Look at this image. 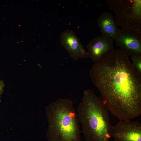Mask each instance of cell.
Segmentation results:
<instances>
[{"label":"cell","instance_id":"cell-7","mask_svg":"<svg viewBox=\"0 0 141 141\" xmlns=\"http://www.w3.org/2000/svg\"><path fill=\"white\" fill-rule=\"evenodd\" d=\"M116 46L129 55H141V37L126 29H118Z\"/></svg>","mask_w":141,"mask_h":141},{"label":"cell","instance_id":"cell-8","mask_svg":"<svg viewBox=\"0 0 141 141\" xmlns=\"http://www.w3.org/2000/svg\"><path fill=\"white\" fill-rule=\"evenodd\" d=\"M86 47L88 58L95 62L106 53L114 49V39L108 36L102 34L92 39Z\"/></svg>","mask_w":141,"mask_h":141},{"label":"cell","instance_id":"cell-4","mask_svg":"<svg viewBox=\"0 0 141 141\" xmlns=\"http://www.w3.org/2000/svg\"><path fill=\"white\" fill-rule=\"evenodd\" d=\"M114 13L117 27L131 31L141 37V0H107Z\"/></svg>","mask_w":141,"mask_h":141},{"label":"cell","instance_id":"cell-1","mask_svg":"<svg viewBox=\"0 0 141 141\" xmlns=\"http://www.w3.org/2000/svg\"><path fill=\"white\" fill-rule=\"evenodd\" d=\"M129 55L120 48L114 49L95 62L89 72L108 111L120 120L141 114V74Z\"/></svg>","mask_w":141,"mask_h":141},{"label":"cell","instance_id":"cell-2","mask_svg":"<svg viewBox=\"0 0 141 141\" xmlns=\"http://www.w3.org/2000/svg\"><path fill=\"white\" fill-rule=\"evenodd\" d=\"M77 115L85 141H109L112 127L108 111L92 89L83 92Z\"/></svg>","mask_w":141,"mask_h":141},{"label":"cell","instance_id":"cell-10","mask_svg":"<svg viewBox=\"0 0 141 141\" xmlns=\"http://www.w3.org/2000/svg\"><path fill=\"white\" fill-rule=\"evenodd\" d=\"M132 64L135 69L141 74V55H132Z\"/></svg>","mask_w":141,"mask_h":141},{"label":"cell","instance_id":"cell-11","mask_svg":"<svg viewBox=\"0 0 141 141\" xmlns=\"http://www.w3.org/2000/svg\"><path fill=\"white\" fill-rule=\"evenodd\" d=\"M5 86V84L3 81L0 80V103L1 102V97L4 91V88Z\"/></svg>","mask_w":141,"mask_h":141},{"label":"cell","instance_id":"cell-6","mask_svg":"<svg viewBox=\"0 0 141 141\" xmlns=\"http://www.w3.org/2000/svg\"><path fill=\"white\" fill-rule=\"evenodd\" d=\"M59 40L60 44L65 48L73 60L88 58L87 52L73 30L67 29L63 31L60 35Z\"/></svg>","mask_w":141,"mask_h":141},{"label":"cell","instance_id":"cell-9","mask_svg":"<svg viewBox=\"0 0 141 141\" xmlns=\"http://www.w3.org/2000/svg\"><path fill=\"white\" fill-rule=\"evenodd\" d=\"M97 23L102 35L108 36L114 40L116 39L119 28L111 13L106 11L101 14L98 17Z\"/></svg>","mask_w":141,"mask_h":141},{"label":"cell","instance_id":"cell-5","mask_svg":"<svg viewBox=\"0 0 141 141\" xmlns=\"http://www.w3.org/2000/svg\"><path fill=\"white\" fill-rule=\"evenodd\" d=\"M111 136L115 141H141V124L130 120H120L112 126Z\"/></svg>","mask_w":141,"mask_h":141},{"label":"cell","instance_id":"cell-3","mask_svg":"<svg viewBox=\"0 0 141 141\" xmlns=\"http://www.w3.org/2000/svg\"><path fill=\"white\" fill-rule=\"evenodd\" d=\"M45 108L48 141H81L79 122L71 100L59 98Z\"/></svg>","mask_w":141,"mask_h":141}]
</instances>
